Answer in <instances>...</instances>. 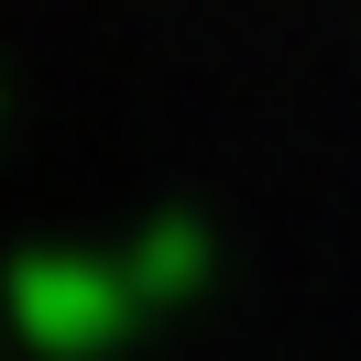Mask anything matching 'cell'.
<instances>
[{
	"label": "cell",
	"instance_id": "obj_1",
	"mask_svg": "<svg viewBox=\"0 0 361 361\" xmlns=\"http://www.w3.org/2000/svg\"><path fill=\"white\" fill-rule=\"evenodd\" d=\"M0 317H11V339L33 361H99L110 339H132L142 295L99 252H23V263L0 274Z\"/></svg>",
	"mask_w": 361,
	"mask_h": 361
},
{
	"label": "cell",
	"instance_id": "obj_2",
	"mask_svg": "<svg viewBox=\"0 0 361 361\" xmlns=\"http://www.w3.org/2000/svg\"><path fill=\"white\" fill-rule=\"evenodd\" d=\"M121 274H132L142 317H154V307H186V295L219 274V241H208V219H186V208H154V219L121 241Z\"/></svg>",
	"mask_w": 361,
	"mask_h": 361
}]
</instances>
